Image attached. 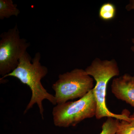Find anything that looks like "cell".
<instances>
[{"instance_id": "cell-10", "label": "cell", "mask_w": 134, "mask_h": 134, "mask_svg": "<svg viewBox=\"0 0 134 134\" xmlns=\"http://www.w3.org/2000/svg\"><path fill=\"white\" fill-rule=\"evenodd\" d=\"M117 134H134V116L126 120H120Z\"/></svg>"}, {"instance_id": "cell-1", "label": "cell", "mask_w": 134, "mask_h": 134, "mask_svg": "<svg viewBox=\"0 0 134 134\" xmlns=\"http://www.w3.org/2000/svg\"><path fill=\"white\" fill-rule=\"evenodd\" d=\"M41 59L40 52L36 53L32 59L29 53L26 52L20 58L16 68L11 73L2 77L0 80L1 81L8 77H13L29 86L31 90V97L24 114H26L34 105L37 104L42 119H44L43 100L47 99L54 105H56L57 103L54 96L48 93L41 83V80L47 74L48 70L45 66L41 65Z\"/></svg>"}, {"instance_id": "cell-2", "label": "cell", "mask_w": 134, "mask_h": 134, "mask_svg": "<svg viewBox=\"0 0 134 134\" xmlns=\"http://www.w3.org/2000/svg\"><path fill=\"white\" fill-rule=\"evenodd\" d=\"M87 74L92 76L96 82L93 89L97 103L96 119L112 117L120 120H126L130 117L127 110H123L122 114H117L110 111L106 103L107 88L110 79L120 75V70L117 62L114 59L102 60L96 58L85 69Z\"/></svg>"}, {"instance_id": "cell-11", "label": "cell", "mask_w": 134, "mask_h": 134, "mask_svg": "<svg viewBox=\"0 0 134 134\" xmlns=\"http://www.w3.org/2000/svg\"><path fill=\"white\" fill-rule=\"evenodd\" d=\"M126 9L127 11L134 10V0H130L129 3L126 6Z\"/></svg>"}, {"instance_id": "cell-12", "label": "cell", "mask_w": 134, "mask_h": 134, "mask_svg": "<svg viewBox=\"0 0 134 134\" xmlns=\"http://www.w3.org/2000/svg\"><path fill=\"white\" fill-rule=\"evenodd\" d=\"M132 43H133V45L131 47V50L134 52V38H132Z\"/></svg>"}, {"instance_id": "cell-7", "label": "cell", "mask_w": 134, "mask_h": 134, "mask_svg": "<svg viewBox=\"0 0 134 134\" xmlns=\"http://www.w3.org/2000/svg\"><path fill=\"white\" fill-rule=\"evenodd\" d=\"M20 13L18 5L12 0H0V19L3 20L10 17H17Z\"/></svg>"}, {"instance_id": "cell-9", "label": "cell", "mask_w": 134, "mask_h": 134, "mask_svg": "<svg viewBox=\"0 0 134 134\" xmlns=\"http://www.w3.org/2000/svg\"><path fill=\"white\" fill-rule=\"evenodd\" d=\"M120 121L113 117H107L103 123L102 132L99 134H117Z\"/></svg>"}, {"instance_id": "cell-5", "label": "cell", "mask_w": 134, "mask_h": 134, "mask_svg": "<svg viewBox=\"0 0 134 134\" xmlns=\"http://www.w3.org/2000/svg\"><path fill=\"white\" fill-rule=\"evenodd\" d=\"M0 38V75L3 77L16 68L20 58L30 44L21 37L16 23L2 33Z\"/></svg>"}, {"instance_id": "cell-6", "label": "cell", "mask_w": 134, "mask_h": 134, "mask_svg": "<svg viewBox=\"0 0 134 134\" xmlns=\"http://www.w3.org/2000/svg\"><path fill=\"white\" fill-rule=\"evenodd\" d=\"M111 89L116 98L125 101L134 108V76L125 74L114 78Z\"/></svg>"}, {"instance_id": "cell-8", "label": "cell", "mask_w": 134, "mask_h": 134, "mask_svg": "<svg viewBox=\"0 0 134 134\" xmlns=\"http://www.w3.org/2000/svg\"><path fill=\"white\" fill-rule=\"evenodd\" d=\"M116 11V8L114 4L111 2L105 3L99 8V16L103 21H111L115 18Z\"/></svg>"}, {"instance_id": "cell-4", "label": "cell", "mask_w": 134, "mask_h": 134, "mask_svg": "<svg viewBox=\"0 0 134 134\" xmlns=\"http://www.w3.org/2000/svg\"><path fill=\"white\" fill-rule=\"evenodd\" d=\"M93 88V78L85 70L79 68L59 75L52 85L57 104L81 98Z\"/></svg>"}, {"instance_id": "cell-3", "label": "cell", "mask_w": 134, "mask_h": 134, "mask_svg": "<svg viewBox=\"0 0 134 134\" xmlns=\"http://www.w3.org/2000/svg\"><path fill=\"white\" fill-rule=\"evenodd\" d=\"M96 110L92 89L79 100L55 105L52 110L54 124L60 127L75 126L83 120L96 116Z\"/></svg>"}]
</instances>
